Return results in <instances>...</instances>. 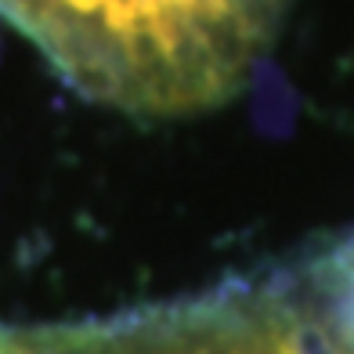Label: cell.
Instances as JSON below:
<instances>
[{
    "label": "cell",
    "instance_id": "6da1fadb",
    "mask_svg": "<svg viewBox=\"0 0 354 354\" xmlns=\"http://www.w3.org/2000/svg\"><path fill=\"white\" fill-rule=\"evenodd\" d=\"M289 0H0L91 98L141 116L217 109L268 51Z\"/></svg>",
    "mask_w": 354,
    "mask_h": 354
}]
</instances>
